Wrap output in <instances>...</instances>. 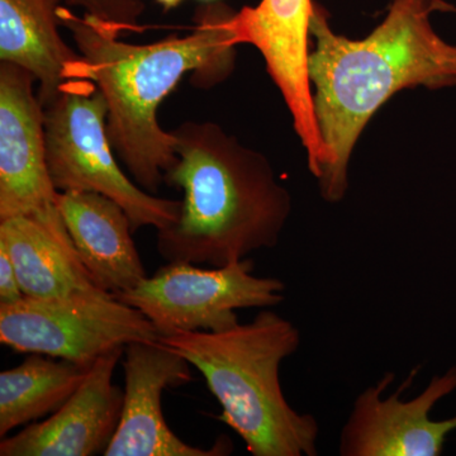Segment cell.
<instances>
[{"label":"cell","mask_w":456,"mask_h":456,"mask_svg":"<svg viewBox=\"0 0 456 456\" xmlns=\"http://www.w3.org/2000/svg\"><path fill=\"white\" fill-rule=\"evenodd\" d=\"M236 12L221 2L197 9L196 27L187 36H170L147 45L121 40V31L61 5L60 25L70 32L86 60V77L107 104L110 145L141 188L156 193L176 163L175 136L159 123V108L185 74L200 88L226 80L239 45Z\"/></svg>","instance_id":"cell-1"},{"label":"cell","mask_w":456,"mask_h":456,"mask_svg":"<svg viewBox=\"0 0 456 456\" xmlns=\"http://www.w3.org/2000/svg\"><path fill=\"white\" fill-rule=\"evenodd\" d=\"M435 11L455 8L443 0H392L387 17L370 35L350 40L335 33L325 9L314 4L308 77L326 152L317 179L326 202L344 200L356 141L389 98L417 86H456V46L432 28Z\"/></svg>","instance_id":"cell-2"},{"label":"cell","mask_w":456,"mask_h":456,"mask_svg":"<svg viewBox=\"0 0 456 456\" xmlns=\"http://www.w3.org/2000/svg\"><path fill=\"white\" fill-rule=\"evenodd\" d=\"M171 132L178 159L165 183L183 200L176 221L156 233L160 256L220 268L275 248L292 197L268 159L217 123L188 121Z\"/></svg>","instance_id":"cell-3"},{"label":"cell","mask_w":456,"mask_h":456,"mask_svg":"<svg viewBox=\"0 0 456 456\" xmlns=\"http://www.w3.org/2000/svg\"><path fill=\"white\" fill-rule=\"evenodd\" d=\"M159 342L196 368L230 426L254 456H314L320 426L284 397L281 365L301 345V332L277 312L222 331H176Z\"/></svg>","instance_id":"cell-4"},{"label":"cell","mask_w":456,"mask_h":456,"mask_svg":"<svg viewBox=\"0 0 456 456\" xmlns=\"http://www.w3.org/2000/svg\"><path fill=\"white\" fill-rule=\"evenodd\" d=\"M107 104L90 79L66 84L44 106L47 167L59 191H92L110 198L127 213L132 230L170 226L180 200L156 197L128 178L117 163L107 132Z\"/></svg>","instance_id":"cell-5"},{"label":"cell","mask_w":456,"mask_h":456,"mask_svg":"<svg viewBox=\"0 0 456 456\" xmlns=\"http://www.w3.org/2000/svg\"><path fill=\"white\" fill-rule=\"evenodd\" d=\"M159 341L142 312L110 292L25 298L0 305V342L17 353L94 364L132 342Z\"/></svg>","instance_id":"cell-6"},{"label":"cell","mask_w":456,"mask_h":456,"mask_svg":"<svg viewBox=\"0 0 456 456\" xmlns=\"http://www.w3.org/2000/svg\"><path fill=\"white\" fill-rule=\"evenodd\" d=\"M253 272L254 261L248 257L211 269L169 261L116 297L142 312L159 338L176 331H222L240 323L236 311L264 310L284 301L281 279L256 277Z\"/></svg>","instance_id":"cell-7"},{"label":"cell","mask_w":456,"mask_h":456,"mask_svg":"<svg viewBox=\"0 0 456 456\" xmlns=\"http://www.w3.org/2000/svg\"><path fill=\"white\" fill-rule=\"evenodd\" d=\"M31 73L0 64V221L61 222L47 167L44 107Z\"/></svg>","instance_id":"cell-8"},{"label":"cell","mask_w":456,"mask_h":456,"mask_svg":"<svg viewBox=\"0 0 456 456\" xmlns=\"http://www.w3.org/2000/svg\"><path fill=\"white\" fill-rule=\"evenodd\" d=\"M314 0H260L233 16L239 45L259 51L266 70L281 92L293 127L307 151L314 178L325 165L326 152L314 116V93L308 77L311 18Z\"/></svg>","instance_id":"cell-9"},{"label":"cell","mask_w":456,"mask_h":456,"mask_svg":"<svg viewBox=\"0 0 456 456\" xmlns=\"http://www.w3.org/2000/svg\"><path fill=\"white\" fill-rule=\"evenodd\" d=\"M413 369L403 384L389 397L384 392L395 374L387 373L377 386L369 387L354 402L349 419L341 430V456H437L446 437L456 430V416L435 421V404L456 389V368L434 377L425 391L404 401L401 395L413 383Z\"/></svg>","instance_id":"cell-10"},{"label":"cell","mask_w":456,"mask_h":456,"mask_svg":"<svg viewBox=\"0 0 456 456\" xmlns=\"http://www.w3.org/2000/svg\"><path fill=\"white\" fill-rule=\"evenodd\" d=\"M125 398L121 419L106 456H220L231 454L230 441L211 449L184 443L165 419L164 391L191 380V365L161 342H132L125 347Z\"/></svg>","instance_id":"cell-11"},{"label":"cell","mask_w":456,"mask_h":456,"mask_svg":"<svg viewBox=\"0 0 456 456\" xmlns=\"http://www.w3.org/2000/svg\"><path fill=\"white\" fill-rule=\"evenodd\" d=\"M123 353L125 347L101 356L56 412L3 439L0 455H104L121 419L125 391L112 379Z\"/></svg>","instance_id":"cell-12"},{"label":"cell","mask_w":456,"mask_h":456,"mask_svg":"<svg viewBox=\"0 0 456 456\" xmlns=\"http://www.w3.org/2000/svg\"><path fill=\"white\" fill-rule=\"evenodd\" d=\"M57 208L77 256L101 289L118 296L147 277L125 209L92 191H59Z\"/></svg>","instance_id":"cell-13"},{"label":"cell","mask_w":456,"mask_h":456,"mask_svg":"<svg viewBox=\"0 0 456 456\" xmlns=\"http://www.w3.org/2000/svg\"><path fill=\"white\" fill-rule=\"evenodd\" d=\"M65 0H0V62L25 69L35 77L42 107L66 84L88 79L86 60L60 33Z\"/></svg>","instance_id":"cell-14"},{"label":"cell","mask_w":456,"mask_h":456,"mask_svg":"<svg viewBox=\"0 0 456 456\" xmlns=\"http://www.w3.org/2000/svg\"><path fill=\"white\" fill-rule=\"evenodd\" d=\"M0 248L13 261L25 297L61 298L106 292L94 283L77 256L64 221L32 217L0 221Z\"/></svg>","instance_id":"cell-15"},{"label":"cell","mask_w":456,"mask_h":456,"mask_svg":"<svg viewBox=\"0 0 456 456\" xmlns=\"http://www.w3.org/2000/svg\"><path fill=\"white\" fill-rule=\"evenodd\" d=\"M92 367V365H90ZM88 365L31 354L0 373V436L53 415L79 388Z\"/></svg>","instance_id":"cell-16"},{"label":"cell","mask_w":456,"mask_h":456,"mask_svg":"<svg viewBox=\"0 0 456 456\" xmlns=\"http://www.w3.org/2000/svg\"><path fill=\"white\" fill-rule=\"evenodd\" d=\"M68 4L82 8L84 13L110 23L123 32L141 31V18L147 0H65Z\"/></svg>","instance_id":"cell-17"},{"label":"cell","mask_w":456,"mask_h":456,"mask_svg":"<svg viewBox=\"0 0 456 456\" xmlns=\"http://www.w3.org/2000/svg\"><path fill=\"white\" fill-rule=\"evenodd\" d=\"M25 298L16 266L4 248H0V305H13Z\"/></svg>","instance_id":"cell-18"},{"label":"cell","mask_w":456,"mask_h":456,"mask_svg":"<svg viewBox=\"0 0 456 456\" xmlns=\"http://www.w3.org/2000/svg\"><path fill=\"white\" fill-rule=\"evenodd\" d=\"M159 4L163 5L165 11H169V9L176 8L183 2V0H156Z\"/></svg>","instance_id":"cell-19"},{"label":"cell","mask_w":456,"mask_h":456,"mask_svg":"<svg viewBox=\"0 0 456 456\" xmlns=\"http://www.w3.org/2000/svg\"><path fill=\"white\" fill-rule=\"evenodd\" d=\"M204 3L218 2V0H202Z\"/></svg>","instance_id":"cell-20"}]
</instances>
